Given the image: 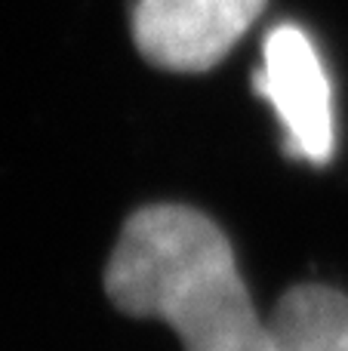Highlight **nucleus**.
Returning a JSON list of instances; mask_svg holds the SVG:
<instances>
[{"instance_id": "nucleus-1", "label": "nucleus", "mask_w": 348, "mask_h": 351, "mask_svg": "<svg viewBox=\"0 0 348 351\" xmlns=\"http://www.w3.org/2000/svg\"><path fill=\"white\" fill-rule=\"evenodd\" d=\"M105 293L123 315L170 324L185 351H277L225 231L195 206L136 210L105 265Z\"/></svg>"}, {"instance_id": "nucleus-2", "label": "nucleus", "mask_w": 348, "mask_h": 351, "mask_svg": "<svg viewBox=\"0 0 348 351\" xmlns=\"http://www.w3.org/2000/svg\"><path fill=\"white\" fill-rule=\"evenodd\" d=\"M253 90L275 108L284 130V152L293 160L327 164L333 158V102L324 62L299 25H277L262 43V68Z\"/></svg>"}, {"instance_id": "nucleus-3", "label": "nucleus", "mask_w": 348, "mask_h": 351, "mask_svg": "<svg viewBox=\"0 0 348 351\" xmlns=\"http://www.w3.org/2000/svg\"><path fill=\"white\" fill-rule=\"evenodd\" d=\"M269 0H133V43L148 65L201 74L219 65Z\"/></svg>"}, {"instance_id": "nucleus-4", "label": "nucleus", "mask_w": 348, "mask_h": 351, "mask_svg": "<svg viewBox=\"0 0 348 351\" xmlns=\"http://www.w3.org/2000/svg\"><path fill=\"white\" fill-rule=\"evenodd\" d=\"M269 330L277 351H348V296L327 284H299L281 296Z\"/></svg>"}]
</instances>
